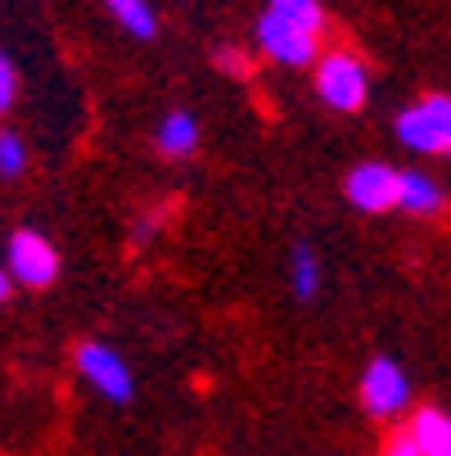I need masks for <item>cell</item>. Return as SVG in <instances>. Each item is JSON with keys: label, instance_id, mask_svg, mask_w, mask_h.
I'll use <instances>...</instances> for the list:
<instances>
[{"label": "cell", "instance_id": "obj_1", "mask_svg": "<svg viewBox=\"0 0 451 456\" xmlns=\"http://www.w3.org/2000/svg\"><path fill=\"white\" fill-rule=\"evenodd\" d=\"M316 95L339 113H357L370 95V73L352 50H330L316 63Z\"/></svg>", "mask_w": 451, "mask_h": 456}, {"label": "cell", "instance_id": "obj_2", "mask_svg": "<svg viewBox=\"0 0 451 456\" xmlns=\"http://www.w3.org/2000/svg\"><path fill=\"white\" fill-rule=\"evenodd\" d=\"M398 141L411 154H447L451 150V100L424 95L420 104L398 113Z\"/></svg>", "mask_w": 451, "mask_h": 456}, {"label": "cell", "instance_id": "obj_3", "mask_svg": "<svg viewBox=\"0 0 451 456\" xmlns=\"http://www.w3.org/2000/svg\"><path fill=\"white\" fill-rule=\"evenodd\" d=\"M411 403V379L393 357H374L361 375V407L379 420H393Z\"/></svg>", "mask_w": 451, "mask_h": 456}, {"label": "cell", "instance_id": "obj_4", "mask_svg": "<svg viewBox=\"0 0 451 456\" xmlns=\"http://www.w3.org/2000/svg\"><path fill=\"white\" fill-rule=\"evenodd\" d=\"M77 370L86 375V384L95 388V394L109 398V403H132V394H136V379H132V370H126V362L109 344H100V339L77 348Z\"/></svg>", "mask_w": 451, "mask_h": 456}, {"label": "cell", "instance_id": "obj_5", "mask_svg": "<svg viewBox=\"0 0 451 456\" xmlns=\"http://www.w3.org/2000/svg\"><path fill=\"white\" fill-rule=\"evenodd\" d=\"M10 281L28 285V289H45L59 276V253L41 231H14L10 235Z\"/></svg>", "mask_w": 451, "mask_h": 456}, {"label": "cell", "instance_id": "obj_6", "mask_svg": "<svg viewBox=\"0 0 451 456\" xmlns=\"http://www.w3.org/2000/svg\"><path fill=\"white\" fill-rule=\"evenodd\" d=\"M257 50H262L267 59L276 63H289V69H302V63L316 59V37L276 19V14H262V23H257Z\"/></svg>", "mask_w": 451, "mask_h": 456}, {"label": "cell", "instance_id": "obj_7", "mask_svg": "<svg viewBox=\"0 0 451 456\" xmlns=\"http://www.w3.org/2000/svg\"><path fill=\"white\" fill-rule=\"evenodd\" d=\"M343 190H348V200L361 213H389V208H398V167H389V163H361V167H352Z\"/></svg>", "mask_w": 451, "mask_h": 456}, {"label": "cell", "instance_id": "obj_8", "mask_svg": "<svg viewBox=\"0 0 451 456\" xmlns=\"http://www.w3.org/2000/svg\"><path fill=\"white\" fill-rule=\"evenodd\" d=\"M398 208L411 217H433L442 208V185L424 172H398Z\"/></svg>", "mask_w": 451, "mask_h": 456}, {"label": "cell", "instance_id": "obj_9", "mask_svg": "<svg viewBox=\"0 0 451 456\" xmlns=\"http://www.w3.org/2000/svg\"><path fill=\"white\" fill-rule=\"evenodd\" d=\"M411 443L420 447V456H451V420L438 407H420L411 420Z\"/></svg>", "mask_w": 451, "mask_h": 456}, {"label": "cell", "instance_id": "obj_10", "mask_svg": "<svg viewBox=\"0 0 451 456\" xmlns=\"http://www.w3.org/2000/svg\"><path fill=\"white\" fill-rule=\"evenodd\" d=\"M158 150L167 154V159H189L199 150V122L189 118V113H167L163 122H158Z\"/></svg>", "mask_w": 451, "mask_h": 456}, {"label": "cell", "instance_id": "obj_11", "mask_svg": "<svg viewBox=\"0 0 451 456\" xmlns=\"http://www.w3.org/2000/svg\"><path fill=\"white\" fill-rule=\"evenodd\" d=\"M109 14L141 41H149L158 32V19H154V5L149 0H109Z\"/></svg>", "mask_w": 451, "mask_h": 456}, {"label": "cell", "instance_id": "obj_12", "mask_svg": "<svg viewBox=\"0 0 451 456\" xmlns=\"http://www.w3.org/2000/svg\"><path fill=\"white\" fill-rule=\"evenodd\" d=\"M267 14H276V19H285V23L311 32V37H320V28H326V10H320V0H271Z\"/></svg>", "mask_w": 451, "mask_h": 456}, {"label": "cell", "instance_id": "obj_13", "mask_svg": "<svg viewBox=\"0 0 451 456\" xmlns=\"http://www.w3.org/2000/svg\"><path fill=\"white\" fill-rule=\"evenodd\" d=\"M294 294L298 298H316V289H320V257H316V248L311 244H298L294 248Z\"/></svg>", "mask_w": 451, "mask_h": 456}, {"label": "cell", "instance_id": "obj_14", "mask_svg": "<svg viewBox=\"0 0 451 456\" xmlns=\"http://www.w3.org/2000/svg\"><path fill=\"white\" fill-rule=\"evenodd\" d=\"M23 167H28V145H23V136H19V132H0V176L14 181V176H23Z\"/></svg>", "mask_w": 451, "mask_h": 456}, {"label": "cell", "instance_id": "obj_15", "mask_svg": "<svg viewBox=\"0 0 451 456\" xmlns=\"http://www.w3.org/2000/svg\"><path fill=\"white\" fill-rule=\"evenodd\" d=\"M217 69L230 73V77H253V59L244 50H235V45H221L217 50Z\"/></svg>", "mask_w": 451, "mask_h": 456}, {"label": "cell", "instance_id": "obj_16", "mask_svg": "<svg viewBox=\"0 0 451 456\" xmlns=\"http://www.w3.org/2000/svg\"><path fill=\"white\" fill-rule=\"evenodd\" d=\"M14 100H19V73H14L10 54H0V113H10Z\"/></svg>", "mask_w": 451, "mask_h": 456}, {"label": "cell", "instance_id": "obj_17", "mask_svg": "<svg viewBox=\"0 0 451 456\" xmlns=\"http://www.w3.org/2000/svg\"><path fill=\"white\" fill-rule=\"evenodd\" d=\"M379 456H420V447L411 443V434H393L389 443H383V452Z\"/></svg>", "mask_w": 451, "mask_h": 456}, {"label": "cell", "instance_id": "obj_18", "mask_svg": "<svg viewBox=\"0 0 451 456\" xmlns=\"http://www.w3.org/2000/svg\"><path fill=\"white\" fill-rule=\"evenodd\" d=\"M10 285H14V281H10L5 272H0V303H5V298H10Z\"/></svg>", "mask_w": 451, "mask_h": 456}]
</instances>
